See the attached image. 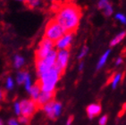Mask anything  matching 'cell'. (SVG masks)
Here are the masks:
<instances>
[{"label": "cell", "mask_w": 126, "mask_h": 125, "mask_svg": "<svg viewBox=\"0 0 126 125\" xmlns=\"http://www.w3.org/2000/svg\"><path fill=\"white\" fill-rule=\"evenodd\" d=\"M81 15L82 11L80 6L73 3H68L59 5L56 9L55 20L64 30L65 33L74 34L79 27Z\"/></svg>", "instance_id": "6da1fadb"}, {"label": "cell", "mask_w": 126, "mask_h": 125, "mask_svg": "<svg viewBox=\"0 0 126 125\" xmlns=\"http://www.w3.org/2000/svg\"><path fill=\"white\" fill-rule=\"evenodd\" d=\"M60 77L61 75L58 71L55 68V66H53L45 73L40 75L36 82L39 85L41 91L55 92L56 85L58 82Z\"/></svg>", "instance_id": "7a4b0ae2"}, {"label": "cell", "mask_w": 126, "mask_h": 125, "mask_svg": "<svg viewBox=\"0 0 126 125\" xmlns=\"http://www.w3.org/2000/svg\"><path fill=\"white\" fill-rule=\"evenodd\" d=\"M64 34H65L64 30L55 20V18H53L47 23L46 28H45L44 38H46V39H49L54 43H56V41L58 40L61 37H63Z\"/></svg>", "instance_id": "3957f363"}, {"label": "cell", "mask_w": 126, "mask_h": 125, "mask_svg": "<svg viewBox=\"0 0 126 125\" xmlns=\"http://www.w3.org/2000/svg\"><path fill=\"white\" fill-rule=\"evenodd\" d=\"M56 55H57V51L53 49V50L51 51L46 57L43 58L42 60L35 62L38 77H39L40 75L45 73L47 71H48L49 69H51V68L55 65V62H56Z\"/></svg>", "instance_id": "277c9868"}, {"label": "cell", "mask_w": 126, "mask_h": 125, "mask_svg": "<svg viewBox=\"0 0 126 125\" xmlns=\"http://www.w3.org/2000/svg\"><path fill=\"white\" fill-rule=\"evenodd\" d=\"M54 47H55L54 42L46 39V38H43L41 41L39 42L37 50L35 51V62L42 60L43 58L46 57L47 55L54 49Z\"/></svg>", "instance_id": "5b68a950"}, {"label": "cell", "mask_w": 126, "mask_h": 125, "mask_svg": "<svg viewBox=\"0 0 126 125\" xmlns=\"http://www.w3.org/2000/svg\"><path fill=\"white\" fill-rule=\"evenodd\" d=\"M42 110L46 115L50 119V120H56V118L59 117L62 112V104L60 102H57L56 100L47 103L45 106H43Z\"/></svg>", "instance_id": "8992f818"}, {"label": "cell", "mask_w": 126, "mask_h": 125, "mask_svg": "<svg viewBox=\"0 0 126 125\" xmlns=\"http://www.w3.org/2000/svg\"><path fill=\"white\" fill-rule=\"evenodd\" d=\"M69 56H70V53L69 50H58L57 51V55H56V60L55 62V68L58 71L60 75L64 73L65 69L67 67L68 61H69Z\"/></svg>", "instance_id": "52a82bcc"}, {"label": "cell", "mask_w": 126, "mask_h": 125, "mask_svg": "<svg viewBox=\"0 0 126 125\" xmlns=\"http://www.w3.org/2000/svg\"><path fill=\"white\" fill-rule=\"evenodd\" d=\"M20 106H21V115L28 119L32 118L34 115V113H36V111L39 109L36 103L32 99H23L20 102Z\"/></svg>", "instance_id": "ba28073f"}, {"label": "cell", "mask_w": 126, "mask_h": 125, "mask_svg": "<svg viewBox=\"0 0 126 125\" xmlns=\"http://www.w3.org/2000/svg\"><path fill=\"white\" fill-rule=\"evenodd\" d=\"M73 34L65 33L55 43V46L59 50H69L71 44H72V41H73Z\"/></svg>", "instance_id": "9c48e42d"}, {"label": "cell", "mask_w": 126, "mask_h": 125, "mask_svg": "<svg viewBox=\"0 0 126 125\" xmlns=\"http://www.w3.org/2000/svg\"><path fill=\"white\" fill-rule=\"evenodd\" d=\"M55 95H56V92H40L39 97H38V99L35 102L37 106H38V108H42L43 106H45L47 103L54 100Z\"/></svg>", "instance_id": "30bf717a"}, {"label": "cell", "mask_w": 126, "mask_h": 125, "mask_svg": "<svg viewBox=\"0 0 126 125\" xmlns=\"http://www.w3.org/2000/svg\"><path fill=\"white\" fill-rule=\"evenodd\" d=\"M86 111H87V114L89 118L92 119L101 113V106L99 104H91L88 106Z\"/></svg>", "instance_id": "8fae6325"}, {"label": "cell", "mask_w": 126, "mask_h": 125, "mask_svg": "<svg viewBox=\"0 0 126 125\" xmlns=\"http://www.w3.org/2000/svg\"><path fill=\"white\" fill-rule=\"evenodd\" d=\"M41 92V89H40V87L38 83H35L34 85H32L31 89H30V95H31V97H32V100H33L34 102H36V100L39 97V94Z\"/></svg>", "instance_id": "7c38bea8"}, {"label": "cell", "mask_w": 126, "mask_h": 125, "mask_svg": "<svg viewBox=\"0 0 126 125\" xmlns=\"http://www.w3.org/2000/svg\"><path fill=\"white\" fill-rule=\"evenodd\" d=\"M13 63H14V67H15V69H20L22 65L24 64V58L19 55H15Z\"/></svg>", "instance_id": "4fadbf2b"}, {"label": "cell", "mask_w": 126, "mask_h": 125, "mask_svg": "<svg viewBox=\"0 0 126 125\" xmlns=\"http://www.w3.org/2000/svg\"><path fill=\"white\" fill-rule=\"evenodd\" d=\"M125 36H126V31H123L121 33H119L115 38H114V39H112L111 43H110V47L116 46L117 44L120 43V42L125 38Z\"/></svg>", "instance_id": "5bb4252c"}, {"label": "cell", "mask_w": 126, "mask_h": 125, "mask_svg": "<svg viewBox=\"0 0 126 125\" xmlns=\"http://www.w3.org/2000/svg\"><path fill=\"white\" fill-rule=\"evenodd\" d=\"M109 54H110V49L109 50H107V52L101 56V58H100L98 62H97V70L104 66V64L106 63V62H107V58H108V56H109Z\"/></svg>", "instance_id": "9a60e30c"}, {"label": "cell", "mask_w": 126, "mask_h": 125, "mask_svg": "<svg viewBox=\"0 0 126 125\" xmlns=\"http://www.w3.org/2000/svg\"><path fill=\"white\" fill-rule=\"evenodd\" d=\"M122 78H123V74L122 73H116V74H114L113 76L111 77L112 79V88L113 89H115L118 85V83L121 81Z\"/></svg>", "instance_id": "2e32d148"}, {"label": "cell", "mask_w": 126, "mask_h": 125, "mask_svg": "<svg viewBox=\"0 0 126 125\" xmlns=\"http://www.w3.org/2000/svg\"><path fill=\"white\" fill-rule=\"evenodd\" d=\"M41 3H42V0H30L29 2H27L25 5L30 9H34V8L40 6Z\"/></svg>", "instance_id": "e0dca14e"}, {"label": "cell", "mask_w": 126, "mask_h": 125, "mask_svg": "<svg viewBox=\"0 0 126 125\" xmlns=\"http://www.w3.org/2000/svg\"><path fill=\"white\" fill-rule=\"evenodd\" d=\"M23 84H24V86H25V89L29 92L31 88H32V79H31V75H30V73L28 72H26V73H25V79H24Z\"/></svg>", "instance_id": "ac0fdd59"}, {"label": "cell", "mask_w": 126, "mask_h": 125, "mask_svg": "<svg viewBox=\"0 0 126 125\" xmlns=\"http://www.w3.org/2000/svg\"><path fill=\"white\" fill-rule=\"evenodd\" d=\"M25 73H26V72H19L17 73L16 80H17V83L19 85L23 84L24 79H25Z\"/></svg>", "instance_id": "d6986e66"}, {"label": "cell", "mask_w": 126, "mask_h": 125, "mask_svg": "<svg viewBox=\"0 0 126 125\" xmlns=\"http://www.w3.org/2000/svg\"><path fill=\"white\" fill-rule=\"evenodd\" d=\"M103 13L106 16H110V15L113 14V7H112V5L110 3L109 5H107L106 7L103 9Z\"/></svg>", "instance_id": "ffe728a7"}, {"label": "cell", "mask_w": 126, "mask_h": 125, "mask_svg": "<svg viewBox=\"0 0 126 125\" xmlns=\"http://www.w3.org/2000/svg\"><path fill=\"white\" fill-rule=\"evenodd\" d=\"M5 86H6V89L8 90H12L14 89V86H15V82L13 80V79L11 77H7L6 79V81H5Z\"/></svg>", "instance_id": "44dd1931"}, {"label": "cell", "mask_w": 126, "mask_h": 125, "mask_svg": "<svg viewBox=\"0 0 126 125\" xmlns=\"http://www.w3.org/2000/svg\"><path fill=\"white\" fill-rule=\"evenodd\" d=\"M14 111H15V113L17 116L21 115V106H20V102L16 101L14 104Z\"/></svg>", "instance_id": "7402d4cb"}, {"label": "cell", "mask_w": 126, "mask_h": 125, "mask_svg": "<svg viewBox=\"0 0 126 125\" xmlns=\"http://www.w3.org/2000/svg\"><path fill=\"white\" fill-rule=\"evenodd\" d=\"M109 4H110V2L108 0H100L99 2H98V8L103 10L107 5H109Z\"/></svg>", "instance_id": "603a6c76"}, {"label": "cell", "mask_w": 126, "mask_h": 125, "mask_svg": "<svg viewBox=\"0 0 126 125\" xmlns=\"http://www.w3.org/2000/svg\"><path fill=\"white\" fill-rule=\"evenodd\" d=\"M18 120V122H19L20 124H23V125H26L28 124V123H29V121L30 119H28V118L24 117V116H22V115H20L19 118L17 119Z\"/></svg>", "instance_id": "cb8c5ba5"}, {"label": "cell", "mask_w": 126, "mask_h": 125, "mask_svg": "<svg viewBox=\"0 0 126 125\" xmlns=\"http://www.w3.org/2000/svg\"><path fill=\"white\" fill-rule=\"evenodd\" d=\"M115 18H116L118 21H120V22H122L123 24H126V17L124 16L123 14H117L115 15Z\"/></svg>", "instance_id": "d4e9b609"}, {"label": "cell", "mask_w": 126, "mask_h": 125, "mask_svg": "<svg viewBox=\"0 0 126 125\" xmlns=\"http://www.w3.org/2000/svg\"><path fill=\"white\" fill-rule=\"evenodd\" d=\"M88 51H89V48H88V47H84L81 49V52H80V55H79V59H82L83 57H84L85 55H87Z\"/></svg>", "instance_id": "484cf974"}, {"label": "cell", "mask_w": 126, "mask_h": 125, "mask_svg": "<svg viewBox=\"0 0 126 125\" xmlns=\"http://www.w3.org/2000/svg\"><path fill=\"white\" fill-rule=\"evenodd\" d=\"M7 125H20L19 122L15 118H11L7 122Z\"/></svg>", "instance_id": "4316f807"}, {"label": "cell", "mask_w": 126, "mask_h": 125, "mask_svg": "<svg viewBox=\"0 0 126 125\" xmlns=\"http://www.w3.org/2000/svg\"><path fill=\"white\" fill-rule=\"evenodd\" d=\"M107 119H108L107 115H103V116H102V117L99 119V125H106V124H107Z\"/></svg>", "instance_id": "83f0119b"}, {"label": "cell", "mask_w": 126, "mask_h": 125, "mask_svg": "<svg viewBox=\"0 0 126 125\" xmlns=\"http://www.w3.org/2000/svg\"><path fill=\"white\" fill-rule=\"evenodd\" d=\"M73 122V115L69 116V118H68L67 121H66V125H72Z\"/></svg>", "instance_id": "f1b7e54d"}, {"label": "cell", "mask_w": 126, "mask_h": 125, "mask_svg": "<svg viewBox=\"0 0 126 125\" xmlns=\"http://www.w3.org/2000/svg\"><path fill=\"white\" fill-rule=\"evenodd\" d=\"M4 98H5V92L0 89V101H2Z\"/></svg>", "instance_id": "f546056e"}, {"label": "cell", "mask_w": 126, "mask_h": 125, "mask_svg": "<svg viewBox=\"0 0 126 125\" xmlns=\"http://www.w3.org/2000/svg\"><path fill=\"white\" fill-rule=\"evenodd\" d=\"M123 57H122V56H120V57H118V59H117L116 60V62H115V64L116 65H119L120 64V63H122V62H123Z\"/></svg>", "instance_id": "4dcf8cb0"}, {"label": "cell", "mask_w": 126, "mask_h": 125, "mask_svg": "<svg viewBox=\"0 0 126 125\" xmlns=\"http://www.w3.org/2000/svg\"><path fill=\"white\" fill-rule=\"evenodd\" d=\"M83 66H84V63H83V62H80V66H79V70H80V71H82Z\"/></svg>", "instance_id": "1f68e13d"}, {"label": "cell", "mask_w": 126, "mask_h": 125, "mask_svg": "<svg viewBox=\"0 0 126 125\" xmlns=\"http://www.w3.org/2000/svg\"><path fill=\"white\" fill-rule=\"evenodd\" d=\"M0 125H5L4 124V122L2 121V119H0Z\"/></svg>", "instance_id": "d6a6232c"}, {"label": "cell", "mask_w": 126, "mask_h": 125, "mask_svg": "<svg viewBox=\"0 0 126 125\" xmlns=\"http://www.w3.org/2000/svg\"><path fill=\"white\" fill-rule=\"evenodd\" d=\"M124 111H126V103L124 105Z\"/></svg>", "instance_id": "836d02e7"}, {"label": "cell", "mask_w": 126, "mask_h": 125, "mask_svg": "<svg viewBox=\"0 0 126 125\" xmlns=\"http://www.w3.org/2000/svg\"><path fill=\"white\" fill-rule=\"evenodd\" d=\"M50 1H53V2H57V1H59V0H50Z\"/></svg>", "instance_id": "e575fe53"}, {"label": "cell", "mask_w": 126, "mask_h": 125, "mask_svg": "<svg viewBox=\"0 0 126 125\" xmlns=\"http://www.w3.org/2000/svg\"><path fill=\"white\" fill-rule=\"evenodd\" d=\"M29 1H30V0H25L24 3H25V4H26V3H27V2H29Z\"/></svg>", "instance_id": "d590c367"}, {"label": "cell", "mask_w": 126, "mask_h": 125, "mask_svg": "<svg viewBox=\"0 0 126 125\" xmlns=\"http://www.w3.org/2000/svg\"><path fill=\"white\" fill-rule=\"evenodd\" d=\"M18 1H23V2H24L25 0H18Z\"/></svg>", "instance_id": "8d00e7d4"}]
</instances>
